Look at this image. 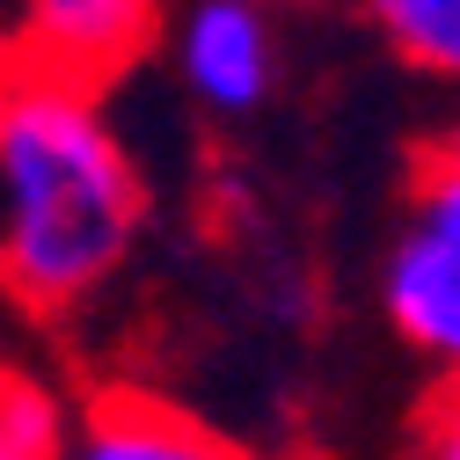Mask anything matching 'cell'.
Segmentation results:
<instances>
[{
	"instance_id": "1",
	"label": "cell",
	"mask_w": 460,
	"mask_h": 460,
	"mask_svg": "<svg viewBox=\"0 0 460 460\" xmlns=\"http://www.w3.org/2000/svg\"><path fill=\"white\" fill-rule=\"evenodd\" d=\"M146 190L88 88L0 66V293L66 314L139 242Z\"/></svg>"
},
{
	"instance_id": "2",
	"label": "cell",
	"mask_w": 460,
	"mask_h": 460,
	"mask_svg": "<svg viewBox=\"0 0 460 460\" xmlns=\"http://www.w3.org/2000/svg\"><path fill=\"white\" fill-rule=\"evenodd\" d=\"M380 285H387L394 329L460 380V154L453 146H438L424 161Z\"/></svg>"
},
{
	"instance_id": "3",
	"label": "cell",
	"mask_w": 460,
	"mask_h": 460,
	"mask_svg": "<svg viewBox=\"0 0 460 460\" xmlns=\"http://www.w3.org/2000/svg\"><path fill=\"white\" fill-rule=\"evenodd\" d=\"M154 37L161 8L146 0H37V8L0 15V66L102 95V81H118Z\"/></svg>"
},
{
	"instance_id": "4",
	"label": "cell",
	"mask_w": 460,
	"mask_h": 460,
	"mask_svg": "<svg viewBox=\"0 0 460 460\" xmlns=\"http://www.w3.org/2000/svg\"><path fill=\"white\" fill-rule=\"evenodd\" d=\"M176 66L205 110L242 118L270 88V22L256 8H242V0H205L176 30Z\"/></svg>"
},
{
	"instance_id": "5",
	"label": "cell",
	"mask_w": 460,
	"mask_h": 460,
	"mask_svg": "<svg viewBox=\"0 0 460 460\" xmlns=\"http://www.w3.org/2000/svg\"><path fill=\"white\" fill-rule=\"evenodd\" d=\"M66 460H249L234 438H219L212 424L168 410L154 394L110 387L88 402V417L66 438Z\"/></svg>"
},
{
	"instance_id": "6",
	"label": "cell",
	"mask_w": 460,
	"mask_h": 460,
	"mask_svg": "<svg viewBox=\"0 0 460 460\" xmlns=\"http://www.w3.org/2000/svg\"><path fill=\"white\" fill-rule=\"evenodd\" d=\"M74 417L37 373L0 366V460H66Z\"/></svg>"
},
{
	"instance_id": "7",
	"label": "cell",
	"mask_w": 460,
	"mask_h": 460,
	"mask_svg": "<svg viewBox=\"0 0 460 460\" xmlns=\"http://www.w3.org/2000/svg\"><path fill=\"white\" fill-rule=\"evenodd\" d=\"M373 15L410 66L460 81V0H380Z\"/></svg>"
},
{
	"instance_id": "8",
	"label": "cell",
	"mask_w": 460,
	"mask_h": 460,
	"mask_svg": "<svg viewBox=\"0 0 460 460\" xmlns=\"http://www.w3.org/2000/svg\"><path fill=\"white\" fill-rule=\"evenodd\" d=\"M410 460H460V380L424 410V424H417V453Z\"/></svg>"
},
{
	"instance_id": "9",
	"label": "cell",
	"mask_w": 460,
	"mask_h": 460,
	"mask_svg": "<svg viewBox=\"0 0 460 460\" xmlns=\"http://www.w3.org/2000/svg\"><path fill=\"white\" fill-rule=\"evenodd\" d=\"M446 146H453V154H460V132H453V139H446Z\"/></svg>"
}]
</instances>
